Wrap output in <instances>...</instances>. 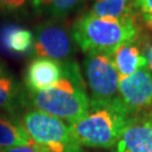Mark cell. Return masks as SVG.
I'll return each instance as SVG.
<instances>
[{
    "instance_id": "4fadbf2b",
    "label": "cell",
    "mask_w": 152,
    "mask_h": 152,
    "mask_svg": "<svg viewBox=\"0 0 152 152\" xmlns=\"http://www.w3.org/2000/svg\"><path fill=\"white\" fill-rule=\"evenodd\" d=\"M31 143L32 139L24 130L22 122L15 120L14 115L0 110V152Z\"/></svg>"
},
{
    "instance_id": "9a60e30c",
    "label": "cell",
    "mask_w": 152,
    "mask_h": 152,
    "mask_svg": "<svg viewBox=\"0 0 152 152\" xmlns=\"http://www.w3.org/2000/svg\"><path fill=\"white\" fill-rule=\"evenodd\" d=\"M89 10L98 17L112 18H135L133 0H89Z\"/></svg>"
},
{
    "instance_id": "8fae6325",
    "label": "cell",
    "mask_w": 152,
    "mask_h": 152,
    "mask_svg": "<svg viewBox=\"0 0 152 152\" xmlns=\"http://www.w3.org/2000/svg\"><path fill=\"white\" fill-rule=\"evenodd\" d=\"M136 41L121 45L112 53V59L120 78L129 77L147 66L145 55L142 53Z\"/></svg>"
},
{
    "instance_id": "277c9868",
    "label": "cell",
    "mask_w": 152,
    "mask_h": 152,
    "mask_svg": "<svg viewBox=\"0 0 152 152\" xmlns=\"http://www.w3.org/2000/svg\"><path fill=\"white\" fill-rule=\"evenodd\" d=\"M22 125L32 141L49 152H83L69 124L52 115L31 109L23 116Z\"/></svg>"
},
{
    "instance_id": "8992f818",
    "label": "cell",
    "mask_w": 152,
    "mask_h": 152,
    "mask_svg": "<svg viewBox=\"0 0 152 152\" xmlns=\"http://www.w3.org/2000/svg\"><path fill=\"white\" fill-rule=\"evenodd\" d=\"M34 49L36 58H46L58 62L72 60L75 42L63 20L46 19L34 31Z\"/></svg>"
},
{
    "instance_id": "6da1fadb",
    "label": "cell",
    "mask_w": 152,
    "mask_h": 152,
    "mask_svg": "<svg viewBox=\"0 0 152 152\" xmlns=\"http://www.w3.org/2000/svg\"><path fill=\"white\" fill-rule=\"evenodd\" d=\"M25 103L70 125L81 120L90 107L86 81L73 60L63 62V75L52 87L25 95Z\"/></svg>"
},
{
    "instance_id": "30bf717a",
    "label": "cell",
    "mask_w": 152,
    "mask_h": 152,
    "mask_svg": "<svg viewBox=\"0 0 152 152\" xmlns=\"http://www.w3.org/2000/svg\"><path fill=\"white\" fill-rule=\"evenodd\" d=\"M25 104V95L16 77L9 68L0 61V110L15 115Z\"/></svg>"
},
{
    "instance_id": "5b68a950",
    "label": "cell",
    "mask_w": 152,
    "mask_h": 152,
    "mask_svg": "<svg viewBox=\"0 0 152 152\" xmlns=\"http://www.w3.org/2000/svg\"><path fill=\"white\" fill-rule=\"evenodd\" d=\"M90 102H109L118 97L120 76L109 53H88L83 59Z\"/></svg>"
},
{
    "instance_id": "2e32d148",
    "label": "cell",
    "mask_w": 152,
    "mask_h": 152,
    "mask_svg": "<svg viewBox=\"0 0 152 152\" xmlns=\"http://www.w3.org/2000/svg\"><path fill=\"white\" fill-rule=\"evenodd\" d=\"M33 0H0V15H14L31 7Z\"/></svg>"
},
{
    "instance_id": "7c38bea8",
    "label": "cell",
    "mask_w": 152,
    "mask_h": 152,
    "mask_svg": "<svg viewBox=\"0 0 152 152\" xmlns=\"http://www.w3.org/2000/svg\"><path fill=\"white\" fill-rule=\"evenodd\" d=\"M0 44L12 54H29L34 49V33L18 25H6L0 29Z\"/></svg>"
},
{
    "instance_id": "3957f363",
    "label": "cell",
    "mask_w": 152,
    "mask_h": 152,
    "mask_svg": "<svg viewBox=\"0 0 152 152\" xmlns=\"http://www.w3.org/2000/svg\"><path fill=\"white\" fill-rule=\"evenodd\" d=\"M130 116L120 97L90 102L87 114L69 126L81 147L107 149L116 145Z\"/></svg>"
},
{
    "instance_id": "5bb4252c",
    "label": "cell",
    "mask_w": 152,
    "mask_h": 152,
    "mask_svg": "<svg viewBox=\"0 0 152 152\" xmlns=\"http://www.w3.org/2000/svg\"><path fill=\"white\" fill-rule=\"evenodd\" d=\"M86 0H33L31 8L36 16L63 20L81 7Z\"/></svg>"
},
{
    "instance_id": "52a82bcc",
    "label": "cell",
    "mask_w": 152,
    "mask_h": 152,
    "mask_svg": "<svg viewBox=\"0 0 152 152\" xmlns=\"http://www.w3.org/2000/svg\"><path fill=\"white\" fill-rule=\"evenodd\" d=\"M118 97L130 115L152 106V79L147 66L129 77L120 78Z\"/></svg>"
},
{
    "instance_id": "ac0fdd59",
    "label": "cell",
    "mask_w": 152,
    "mask_h": 152,
    "mask_svg": "<svg viewBox=\"0 0 152 152\" xmlns=\"http://www.w3.org/2000/svg\"><path fill=\"white\" fill-rule=\"evenodd\" d=\"M4 152H49L46 149H44L43 147L38 145L36 143H31L28 145H22V147H15L8 149Z\"/></svg>"
},
{
    "instance_id": "7a4b0ae2",
    "label": "cell",
    "mask_w": 152,
    "mask_h": 152,
    "mask_svg": "<svg viewBox=\"0 0 152 152\" xmlns=\"http://www.w3.org/2000/svg\"><path fill=\"white\" fill-rule=\"evenodd\" d=\"M70 32L75 44L87 54H112L118 46L139 37L135 18L98 17L88 11L73 22Z\"/></svg>"
},
{
    "instance_id": "9c48e42d",
    "label": "cell",
    "mask_w": 152,
    "mask_h": 152,
    "mask_svg": "<svg viewBox=\"0 0 152 152\" xmlns=\"http://www.w3.org/2000/svg\"><path fill=\"white\" fill-rule=\"evenodd\" d=\"M63 75V62L35 58L25 72V86L28 92H36L52 87Z\"/></svg>"
},
{
    "instance_id": "ba28073f",
    "label": "cell",
    "mask_w": 152,
    "mask_h": 152,
    "mask_svg": "<svg viewBox=\"0 0 152 152\" xmlns=\"http://www.w3.org/2000/svg\"><path fill=\"white\" fill-rule=\"evenodd\" d=\"M115 152H152V106L131 115Z\"/></svg>"
},
{
    "instance_id": "d6986e66",
    "label": "cell",
    "mask_w": 152,
    "mask_h": 152,
    "mask_svg": "<svg viewBox=\"0 0 152 152\" xmlns=\"http://www.w3.org/2000/svg\"><path fill=\"white\" fill-rule=\"evenodd\" d=\"M145 59H147V68H148V70H149V73H150L151 79H152V45L149 46V49L147 50Z\"/></svg>"
},
{
    "instance_id": "e0dca14e",
    "label": "cell",
    "mask_w": 152,
    "mask_h": 152,
    "mask_svg": "<svg viewBox=\"0 0 152 152\" xmlns=\"http://www.w3.org/2000/svg\"><path fill=\"white\" fill-rule=\"evenodd\" d=\"M134 10L139 14L144 25L152 31V0H133Z\"/></svg>"
}]
</instances>
